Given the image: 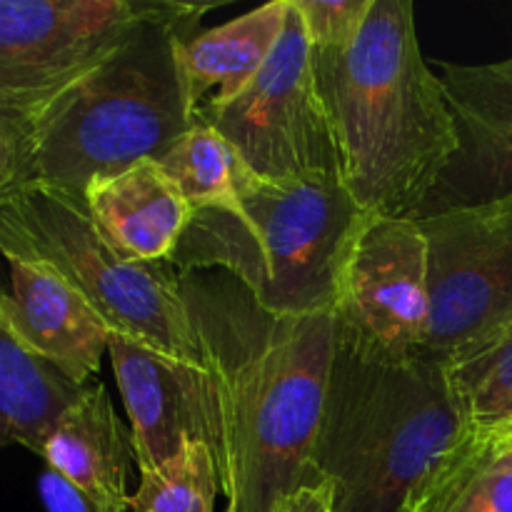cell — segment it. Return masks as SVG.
Here are the masks:
<instances>
[{
  "instance_id": "1",
  "label": "cell",
  "mask_w": 512,
  "mask_h": 512,
  "mask_svg": "<svg viewBox=\"0 0 512 512\" xmlns=\"http://www.w3.org/2000/svg\"><path fill=\"white\" fill-rule=\"evenodd\" d=\"M218 408L213 458L233 512H270L315 468L338 355L333 313L270 315L240 288L183 280Z\"/></svg>"
},
{
  "instance_id": "2",
  "label": "cell",
  "mask_w": 512,
  "mask_h": 512,
  "mask_svg": "<svg viewBox=\"0 0 512 512\" xmlns=\"http://www.w3.org/2000/svg\"><path fill=\"white\" fill-rule=\"evenodd\" d=\"M340 180L368 215L415 218L458 155V125L420 48L410 0H370L358 35L313 50Z\"/></svg>"
},
{
  "instance_id": "3",
  "label": "cell",
  "mask_w": 512,
  "mask_h": 512,
  "mask_svg": "<svg viewBox=\"0 0 512 512\" xmlns=\"http://www.w3.org/2000/svg\"><path fill=\"white\" fill-rule=\"evenodd\" d=\"M478 433L445 360L385 363L338 348L315 468L335 512H398Z\"/></svg>"
},
{
  "instance_id": "4",
  "label": "cell",
  "mask_w": 512,
  "mask_h": 512,
  "mask_svg": "<svg viewBox=\"0 0 512 512\" xmlns=\"http://www.w3.org/2000/svg\"><path fill=\"white\" fill-rule=\"evenodd\" d=\"M365 218L338 175L273 180L248 168L238 213L198 210L170 265L183 275L225 270L270 315L333 313Z\"/></svg>"
},
{
  "instance_id": "5",
  "label": "cell",
  "mask_w": 512,
  "mask_h": 512,
  "mask_svg": "<svg viewBox=\"0 0 512 512\" xmlns=\"http://www.w3.org/2000/svg\"><path fill=\"white\" fill-rule=\"evenodd\" d=\"M210 5L140 28L123 48L65 90L35 123L25 183L80 195L93 178L160 160L193 128L178 43Z\"/></svg>"
},
{
  "instance_id": "6",
  "label": "cell",
  "mask_w": 512,
  "mask_h": 512,
  "mask_svg": "<svg viewBox=\"0 0 512 512\" xmlns=\"http://www.w3.org/2000/svg\"><path fill=\"white\" fill-rule=\"evenodd\" d=\"M0 255L55 270L113 333L205 365L183 278L170 263H133L110 248L80 195L40 185L15 188L0 203Z\"/></svg>"
},
{
  "instance_id": "7",
  "label": "cell",
  "mask_w": 512,
  "mask_h": 512,
  "mask_svg": "<svg viewBox=\"0 0 512 512\" xmlns=\"http://www.w3.org/2000/svg\"><path fill=\"white\" fill-rule=\"evenodd\" d=\"M190 3L0 0V135L28 158L45 110L140 28Z\"/></svg>"
},
{
  "instance_id": "8",
  "label": "cell",
  "mask_w": 512,
  "mask_h": 512,
  "mask_svg": "<svg viewBox=\"0 0 512 512\" xmlns=\"http://www.w3.org/2000/svg\"><path fill=\"white\" fill-rule=\"evenodd\" d=\"M415 220L428 238L425 355L450 363L512 325V195Z\"/></svg>"
},
{
  "instance_id": "9",
  "label": "cell",
  "mask_w": 512,
  "mask_h": 512,
  "mask_svg": "<svg viewBox=\"0 0 512 512\" xmlns=\"http://www.w3.org/2000/svg\"><path fill=\"white\" fill-rule=\"evenodd\" d=\"M203 123L228 138L255 175H338L340 153L305 25L290 3L285 33L263 73Z\"/></svg>"
},
{
  "instance_id": "10",
  "label": "cell",
  "mask_w": 512,
  "mask_h": 512,
  "mask_svg": "<svg viewBox=\"0 0 512 512\" xmlns=\"http://www.w3.org/2000/svg\"><path fill=\"white\" fill-rule=\"evenodd\" d=\"M333 318L338 348L358 358L403 363L425 353L430 265L418 220L365 218L340 273Z\"/></svg>"
},
{
  "instance_id": "11",
  "label": "cell",
  "mask_w": 512,
  "mask_h": 512,
  "mask_svg": "<svg viewBox=\"0 0 512 512\" xmlns=\"http://www.w3.org/2000/svg\"><path fill=\"white\" fill-rule=\"evenodd\" d=\"M108 355L130 420L138 470L160 468L188 443L215 448L218 408L205 365L185 363L120 333H110Z\"/></svg>"
},
{
  "instance_id": "12",
  "label": "cell",
  "mask_w": 512,
  "mask_h": 512,
  "mask_svg": "<svg viewBox=\"0 0 512 512\" xmlns=\"http://www.w3.org/2000/svg\"><path fill=\"white\" fill-rule=\"evenodd\" d=\"M458 125V155L415 218L512 195V55L480 65L440 63Z\"/></svg>"
},
{
  "instance_id": "13",
  "label": "cell",
  "mask_w": 512,
  "mask_h": 512,
  "mask_svg": "<svg viewBox=\"0 0 512 512\" xmlns=\"http://www.w3.org/2000/svg\"><path fill=\"white\" fill-rule=\"evenodd\" d=\"M8 268L10 293L0 288V323L30 355L53 365L70 383L90 385L113 330L55 270L15 258Z\"/></svg>"
},
{
  "instance_id": "14",
  "label": "cell",
  "mask_w": 512,
  "mask_h": 512,
  "mask_svg": "<svg viewBox=\"0 0 512 512\" xmlns=\"http://www.w3.org/2000/svg\"><path fill=\"white\" fill-rule=\"evenodd\" d=\"M83 200L105 243L133 263H170L195 215L158 160L93 178Z\"/></svg>"
},
{
  "instance_id": "15",
  "label": "cell",
  "mask_w": 512,
  "mask_h": 512,
  "mask_svg": "<svg viewBox=\"0 0 512 512\" xmlns=\"http://www.w3.org/2000/svg\"><path fill=\"white\" fill-rule=\"evenodd\" d=\"M288 13L290 0H270L218 28H193L180 38V80L195 123L228 108L263 73L283 38Z\"/></svg>"
},
{
  "instance_id": "16",
  "label": "cell",
  "mask_w": 512,
  "mask_h": 512,
  "mask_svg": "<svg viewBox=\"0 0 512 512\" xmlns=\"http://www.w3.org/2000/svg\"><path fill=\"white\" fill-rule=\"evenodd\" d=\"M38 455L45 460V468H53L105 508L130 510L133 438L115 413L105 385H85L55 420Z\"/></svg>"
},
{
  "instance_id": "17",
  "label": "cell",
  "mask_w": 512,
  "mask_h": 512,
  "mask_svg": "<svg viewBox=\"0 0 512 512\" xmlns=\"http://www.w3.org/2000/svg\"><path fill=\"white\" fill-rule=\"evenodd\" d=\"M83 388L30 355L0 323V453L23 445L38 455L45 435Z\"/></svg>"
},
{
  "instance_id": "18",
  "label": "cell",
  "mask_w": 512,
  "mask_h": 512,
  "mask_svg": "<svg viewBox=\"0 0 512 512\" xmlns=\"http://www.w3.org/2000/svg\"><path fill=\"white\" fill-rule=\"evenodd\" d=\"M193 210L238 213L240 185L248 165L210 123H195L158 160Z\"/></svg>"
},
{
  "instance_id": "19",
  "label": "cell",
  "mask_w": 512,
  "mask_h": 512,
  "mask_svg": "<svg viewBox=\"0 0 512 512\" xmlns=\"http://www.w3.org/2000/svg\"><path fill=\"white\" fill-rule=\"evenodd\" d=\"M423 512H512V448L495 433H478L430 485Z\"/></svg>"
},
{
  "instance_id": "20",
  "label": "cell",
  "mask_w": 512,
  "mask_h": 512,
  "mask_svg": "<svg viewBox=\"0 0 512 512\" xmlns=\"http://www.w3.org/2000/svg\"><path fill=\"white\" fill-rule=\"evenodd\" d=\"M220 478L213 450L188 443L175 458L153 470H140L138 490L130 495L135 512H213Z\"/></svg>"
},
{
  "instance_id": "21",
  "label": "cell",
  "mask_w": 512,
  "mask_h": 512,
  "mask_svg": "<svg viewBox=\"0 0 512 512\" xmlns=\"http://www.w3.org/2000/svg\"><path fill=\"white\" fill-rule=\"evenodd\" d=\"M448 368L480 433L508 423L512 418V325L480 348L450 360Z\"/></svg>"
},
{
  "instance_id": "22",
  "label": "cell",
  "mask_w": 512,
  "mask_h": 512,
  "mask_svg": "<svg viewBox=\"0 0 512 512\" xmlns=\"http://www.w3.org/2000/svg\"><path fill=\"white\" fill-rule=\"evenodd\" d=\"M313 50H340L358 35L370 0H290Z\"/></svg>"
},
{
  "instance_id": "23",
  "label": "cell",
  "mask_w": 512,
  "mask_h": 512,
  "mask_svg": "<svg viewBox=\"0 0 512 512\" xmlns=\"http://www.w3.org/2000/svg\"><path fill=\"white\" fill-rule=\"evenodd\" d=\"M38 493L43 500V508L48 512H115L105 508L88 493L75 488L70 480L63 475L55 473L53 468H45L38 478Z\"/></svg>"
},
{
  "instance_id": "24",
  "label": "cell",
  "mask_w": 512,
  "mask_h": 512,
  "mask_svg": "<svg viewBox=\"0 0 512 512\" xmlns=\"http://www.w3.org/2000/svg\"><path fill=\"white\" fill-rule=\"evenodd\" d=\"M270 512H335V490L330 483H313L285 495Z\"/></svg>"
},
{
  "instance_id": "25",
  "label": "cell",
  "mask_w": 512,
  "mask_h": 512,
  "mask_svg": "<svg viewBox=\"0 0 512 512\" xmlns=\"http://www.w3.org/2000/svg\"><path fill=\"white\" fill-rule=\"evenodd\" d=\"M25 153L0 135V203L25 183Z\"/></svg>"
},
{
  "instance_id": "26",
  "label": "cell",
  "mask_w": 512,
  "mask_h": 512,
  "mask_svg": "<svg viewBox=\"0 0 512 512\" xmlns=\"http://www.w3.org/2000/svg\"><path fill=\"white\" fill-rule=\"evenodd\" d=\"M490 433H495V435H500V438L505 440V443L510 445L512 448V425H508V428H498V430H490Z\"/></svg>"
},
{
  "instance_id": "27",
  "label": "cell",
  "mask_w": 512,
  "mask_h": 512,
  "mask_svg": "<svg viewBox=\"0 0 512 512\" xmlns=\"http://www.w3.org/2000/svg\"><path fill=\"white\" fill-rule=\"evenodd\" d=\"M398 512H423V510H420L418 505H405V508L398 510Z\"/></svg>"
},
{
  "instance_id": "28",
  "label": "cell",
  "mask_w": 512,
  "mask_h": 512,
  "mask_svg": "<svg viewBox=\"0 0 512 512\" xmlns=\"http://www.w3.org/2000/svg\"><path fill=\"white\" fill-rule=\"evenodd\" d=\"M508 425H512V418H510L508 423H505V425H500V428H508ZM495 430H498V428H495Z\"/></svg>"
},
{
  "instance_id": "29",
  "label": "cell",
  "mask_w": 512,
  "mask_h": 512,
  "mask_svg": "<svg viewBox=\"0 0 512 512\" xmlns=\"http://www.w3.org/2000/svg\"><path fill=\"white\" fill-rule=\"evenodd\" d=\"M225 512H233V510H230V508H228V505H225Z\"/></svg>"
}]
</instances>
